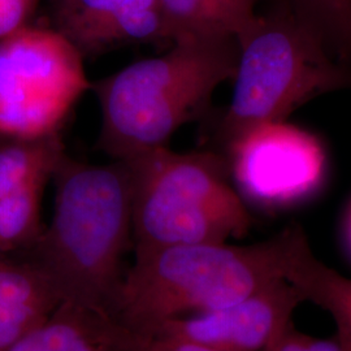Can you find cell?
I'll list each match as a JSON object with an SVG mask.
<instances>
[{"instance_id": "obj_1", "label": "cell", "mask_w": 351, "mask_h": 351, "mask_svg": "<svg viewBox=\"0 0 351 351\" xmlns=\"http://www.w3.org/2000/svg\"><path fill=\"white\" fill-rule=\"evenodd\" d=\"M50 226L26 251L49 278L60 304L108 315L123 280L121 262L133 239L132 186L123 160L60 159Z\"/></svg>"}, {"instance_id": "obj_2", "label": "cell", "mask_w": 351, "mask_h": 351, "mask_svg": "<svg viewBox=\"0 0 351 351\" xmlns=\"http://www.w3.org/2000/svg\"><path fill=\"white\" fill-rule=\"evenodd\" d=\"M302 228L237 246L228 242L136 250L108 316L143 332L167 320L221 308L285 280L293 245Z\"/></svg>"}, {"instance_id": "obj_3", "label": "cell", "mask_w": 351, "mask_h": 351, "mask_svg": "<svg viewBox=\"0 0 351 351\" xmlns=\"http://www.w3.org/2000/svg\"><path fill=\"white\" fill-rule=\"evenodd\" d=\"M237 60L234 37L182 38L160 56L93 82L101 106L99 147L114 160L165 147L215 90L233 80Z\"/></svg>"}, {"instance_id": "obj_4", "label": "cell", "mask_w": 351, "mask_h": 351, "mask_svg": "<svg viewBox=\"0 0 351 351\" xmlns=\"http://www.w3.org/2000/svg\"><path fill=\"white\" fill-rule=\"evenodd\" d=\"M123 162L132 186L136 250L228 242L249 232L247 204L229 184L224 158L165 146Z\"/></svg>"}, {"instance_id": "obj_5", "label": "cell", "mask_w": 351, "mask_h": 351, "mask_svg": "<svg viewBox=\"0 0 351 351\" xmlns=\"http://www.w3.org/2000/svg\"><path fill=\"white\" fill-rule=\"evenodd\" d=\"M237 43L234 88L220 130L224 145L252 126L284 121L306 101L351 85L350 69L285 7L258 14Z\"/></svg>"}, {"instance_id": "obj_6", "label": "cell", "mask_w": 351, "mask_h": 351, "mask_svg": "<svg viewBox=\"0 0 351 351\" xmlns=\"http://www.w3.org/2000/svg\"><path fill=\"white\" fill-rule=\"evenodd\" d=\"M84 60L55 29L27 25L0 39V136L59 133L91 88Z\"/></svg>"}, {"instance_id": "obj_7", "label": "cell", "mask_w": 351, "mask_h": 351, "mask_svg": "<svg viewBox=\"0 0 351 351\" xmlns=\"http://www.w3.org/2000/svg\"><path fill=\"white\" fill-rule=\"evenodd\" d=\"M226 147L228 171L246 204L290 207L324 184L328 160L322 142L285 120L252 126Z\"/></svg>"}, {"instance_id": "obj_8", "label": "cell", "mask_w": 351, "mask_h": 351, "mask_svg": "<svg viewBox=\"0 0 351 351\" xmlns=\"http://www.w3.org/2000/svg\"><path fill=\"white\" fill-rule=\"evenodd\" d=\"M302 302L301 293L281 280L226 307L175 317L142 333L221 351H264L293 326Z\"/></svg>"}, {"instance_id": "obj_9", "label": "cell", "mask_w": 351, "mask_h": 351, "mask_svg": "<svg viewBox=\"0 0 351 351\" xmlns=\"http://www.w3.org/2000/svg\"><path fill=\"white\" fill-rule=\"evenodd\" d=\"M53 20L84 59L129 45L169 43L158 0H56Z\"/></svg>"}, {"instance_id": "obj_10", "label": "cell", "mask_w": 351, "mask_h": 351, "mask_svg": "<svg viewBox=\"0 0 351 351\" xmlns=\"http://www.w3.org/2000/svg\"><path fill=\"white\" fill-rule=\"evenodd\" d=\"M60 301L30 259L0 256V351L46 320Z\"/></svg>"}, {"instance_id": "obj_11", "label": "cell", "mask_w": 351, "mask_h": 351, "mask_svg": "<svg viewBox=\"0 0 351 351\" xmlns=\"http://www.w3.org/2000/svg\"><path fill=\"white\" fill-rule=\"evenodd\" d=\"M285 280L310 301L329 313L337 328L339 345L351 351V278L320 261L308 237L300 230L289 256Z\"/></svg>"}, {"instance_id": "obj_12", "label": "cell", "mask_w": 351, "mask_h": 351, "mask_svg": "<svg viewBox=\"0 0 351 351\" xmlns=\"http://www.w3.org/2000/svg\"><path fill=\"white\" fill-rule=\"evenodd\" d=\"M65 154L60 133L0 143V198L43 176H52Z\"/></svg>"}, {"instance_id": "obj_13", "label": "cell", "mask_w": 351, "mask_h": 351, "mask_svg": "<svg viewBox=\"0 0 351 351\" xmlns=\"http://www.w3.org/2000/svg\"><path fill=\"white\" fill-rule=\"evenodd\" d=\"M3 351H116L98 336L88 316L60 304L40 324Z\"/></svg>"}, {"instance_id": "obj_14", "label": "cell", "mask_w": 351, "mask_h": 351, "mask_svg": "<svg viewBox=\"0 0 351 351\" xmlns=\"http://www.w3.org/2000/svg\"><path fill=\"white\" fill-rule=\"evenodd\" d=\"M52 176L33 180L0 198V254L27 251L42 234L43 191Z\"/></svg>"}, {"instance_id": "obj_15", "label": "cell", "mask_w": 351, "mask_h": 351, "mask_svg": "<svg viewBox=\"0 0 351 351\" xmlns=\"http://www.w3.org/2000/svg\"><path fill=\"white\" fill-rule=\"evenodd\" d=\"M285 8L313 27L351 71V0H285Z\"/></svg>"}, {"instance_id": "obj_16", "label": "cell", "mask_w": 351, "mask_h": 351, "mask_svg": "<svg viewBox=\"0 0 351 351\" xmlns=\"http://www.w3.org/2000/svg\"><path fill=\"white\" fill-rule=\"evenodd\" d=\"M158 3L169 45L182 38L234 37L217 0H158Z\"/></svg>"}, {"instance_id": "obj_17", "label": "cell", "mask_w": 351, "mask_h": 351, "mask_svg": "<svg viewBox=\"0 0 351 351\" xmlns=\"http://www.w3.org/2000/svg\"><path fill=\"white\" fill-rule=\"evenodd\" d=\"M88 319L98 336L116 351H221L189 341L137 332L106 315H90Z\"/></svg>"}, {"instance_id": "obj_18", "label": "cell", "mask_w": 351, "mask_h": 351, "mask_svg": "<svg viewBox=\"0 0 351 351\" xmlns=\"http://www.w3.org/2000/svg\"><path fill=\"white\" fill-rule=\"evenodd\" d=\"M265 351H348L343 349L337 339H316L307 336L295 329V326L288 330Z\"/></svg>"}, {"instance_id": "obj_19", "label": "cell", "mask_w": 351, "mask_h": 351, "mask_svg": "<svg viewBox=\"0 0 351 351\" xmlns=\"http://www.w3.org/2000/svg\"><path fill=\"white\" fill-rule=\"evenodd\" d=\"M39 0H0V39L29 25Z\"/></svg>"}, {"instance_id": "obj_20", "label": "cell", "mask_w": 351, "mask_h": 351, "mask_svg": "<svg viewBox=\"0 0 351 351\" xmlns=\"http://www.w3.org/2000/svg\"><path fill=\"white\" fill-rule=\"evenodd\" d=\"M217 3L226 13L237 40L255 21L258 0H217Z\"/></svg>"}, {"instance_id": "obj_21", "label": "cell", "mask_w": 351, "mask_h": 351, "mask_svg": "<svg viewBox=\"0 0 351 351\" xmlns=\"http://www.w3.org/2000/svg\"><path fill=\"white\" fill-rule=\"evenodd\" d=\"M345 230H346V239L349 243V247L351 250V206L349 213H348V217H346V226H345Z\"/></svg>"}, {"instance_id": "obj_22", "label": "cell", "mask_w": 351, "mask_h": 351, "mask_svg": "<svg viewBox=\"0 0 351 351\" xmlns=\"http://www.w3.org/2000/svg\"><path fill=\"white\" fill-rule=\"evenodd\" d=\"M4 138H7V137H3V136H0V143H1V141H3Z\"/></svg>"}]
</instances>
